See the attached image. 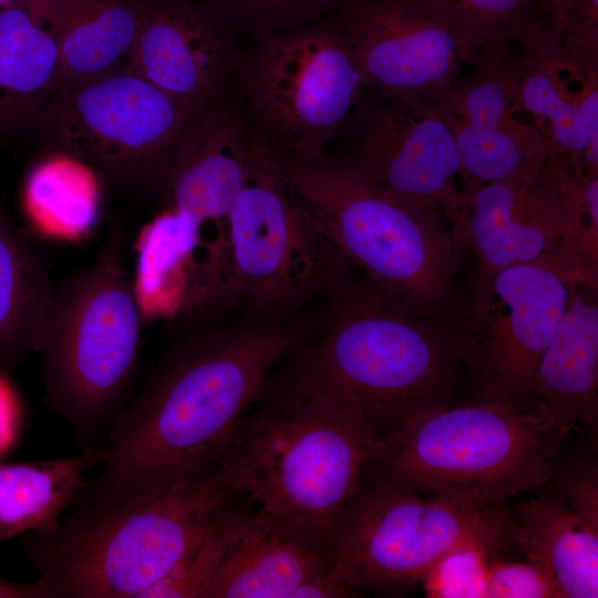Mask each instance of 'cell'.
<instances>
[{"label": "cell", "instance_id": "cell-16", "mask_svg": "<svg viewBox=\"0 0 598 598\" xmlns=\"http://www.w3.org/2000/svg\"><path fill=\"white\" fill-rule=\"evenodd\" d=\"M465 217L457 246L471 258L467 287L495 272L549 255L561 244L566 203L557 168L548 155L532 177L462 190Z\"/></svg>", "mask_w": 598, "mask_h": 598}, {"label": "cell", "instance_id": "cell-26", "mask_svg": "<svg viewBox=\"0 0 598 598\" xmlns=\"http://www.w3.org/2000/svg\"><path fill=\"white\" fill-rule=\"evenodd\" d=\"M106 444L58 458L0 462V543L19 535L48 534L102 464Z\"/></svg>", "mask_w": 598, "mask_h": 598}, {"label": "cell", "instance_id": "cell-36", "mask_svg": "<svg viewBox=\"0 0 598 598\" xmlns=\"http://www.w3.org/2000/svg\"><path fill=\"white\" fill-rule=\"evenodd\" d=\"M555 35L565 60L582 72H598V0H567Z\"/></svg>", "mask_w": 598, "mask_h": 598}, {"label": "cell", "instance_id": "cell-6", "mask_svg": "<svg viewBox=\"0 0 598 598\" xmlns=\"http://www.w3.org/2000/svg\"><path fill=\"white\" fill-rule=\"evenodd\" d=\"M575 430L533 399L466 400L379 439L363 476L482 504L546 486Z\"/></svg>", "mask_w": 598, "mask_h": 598}, {"label": "cell", "instance_id": "cell-4", "mask_svg": "<svg viewBox=\"0 0 598 598\" xmlns=\"http://www.w3.org/2000/svg\"><path fill=\"white\" fill-rule=\"evenodd\" d=\"M381 436L353 404L328 394H269L249 411L215 468L233 498L328 540Z\"/></svg>", "mask_w": 598, "mask_h": 598}, {"label": "cell", "instance_id": "cell-19", "mask_svg": "<svg viewBox=\"0 0 598 598\" xmlns=\"http://www.w3.org/2000/svg\"><path fill=\"white\" fill-rule=\"evenodd\" d=\"M518 44L519 107L534 118L548 154L582 174L584 155L598 141V72H581L565 60L547 24Z\"/></svg>", "mask_w": 598, "mask_h": 598}, {"label": "cell", "instance_id": "cell-9", "mask_svg": "<svg viewBox=\"0 0 598 598\" xmlns=\"http://www.w3.org/2000/svg\"><path fill=\"white\" fill-rule=\"evenodd\" d=\"M364 86L331 16L241 47L229 101L249 141L277 158L326 155Z\"/></svg>", "mask_w": 598, "mask_h": 598}, {"label": "cell", "instance_id": "cell-40", "mask_svg": "<svg viewBox=\"0 0 598 598\" xmlns=\"http://www.w3.org/2000/svg\"><path fill=\"white\" fill-rule=\"evenodd\" d=\"M54 0H19L18 4L45 23V18Z\"/></svg>", "mask_w": 598, "mask_h": 598}, {"label": "cell", "instance_id": "cell-2", "mask_svg": "<svg viewBox=\"0 0 598 598\" xmlns=\"http://www.w3.org/2000/svg\"><path fill=\"white\" fill-rule=\"evenodd\" d=\"M319 328L286 357L269 394H328L355 405L381 435L461 403L468 382L450 320L390 305L342 270Z\"/></svg>", "mask_w": 598, "mask_h": 598}, {"label": "cell", "instance_id": "cell-32", "mask_svg": "<svg viewBox=\"0 0 598 598\" xmlns=\"http://www.w3.org/2000/svg\"><path fill=\"white\" fill-rule=\"evenodd\" d=\"M236 513L234 501L220 508L171 574L143 598H204L225 553Z\"/></svg>", "mask_w": 598, "mask_h": 598}, {"label": "cell", "instance_id": "cell-35", "mask_svg": "<svg viewBox=\"0 0 598 598\" xmlns=\"http://www.w3.org/2000/svg\"><path fill=\"white\" fill-rule=\"evenodd\" d=\"M559 589L551 571L542 563L491 557L486 598H553Z\"/></svg>", "mask_w": 598, "mask_h": 598}, {"label": "cell", "instance_id": "cell-7", "mask_svg": "<svg viewBox=\"0 0 598 598\" xmlns=\"http://www.w3.org/2000/svg\"><path fill=\"white\" fill-rule=\"evenodd\" d=\"M122 247L110 229L94 260L55 285L40 351L44 401L85 443L107 437L138 365L145 321Z\"/></svg>", "mask_w": 598, "mask_h": 598}, {"label": "cell", "instance_id": "cell-39", "mask_svg": "<svg viewBox=\"0 0 598 598\" xmlns=\"http://www.w3.org/2000/svg\"><path fill=\"white\" fill-rule=\"evenodd\" d=\"M567 0H538L539 9L547 25L555 32L559 30Z\"/></svg>", "mask_w": 598, "mask_h": 598}, {"label": "cell", "instance_id": "cell-23", "mask_svg": "<svg viewBox=\"0 0 598 598\" xmlns=\"http://www.w3.org/2000/svg\"><path fill=\"white\" fill-rule=\"evenodd\" d=\"M55 285L31 235L0 203V372L41 351Z\"/></svg>", "mask_w": 598, "mask_h": 598}, {"label": "cell", "instance_id": "cell-1", "mask_svg": "<svg viewBox=\"0 0 598 598\" xmlns=\"http://www.w3.org/2000/svg\"><path fill=\"white\" fill-rule=\"evenodd\" d=\"M315 329L290 318L249 319L183 336L109 432L93 498L214 466L261 396L272 368Z\"/></svg>", "mask_w": 598, "mask_h": 598}, {"label": "cell", "instance_id": "cell-12", "mask_svg": "<svg viewBox=\"0 0 598 598\" xmlns=\"http://www.w3.org/2000/svg\"><path fill=\"white\" fill-rule=\"evenodd\" d=\"M578 281L597 286L554 251L467 287L450 322L470 400H533L539 359Z\"/></svg>", "mask_w": 598, "mask_h": 598}, {"label": "cell", "instance_id": "cell-21", "mask_svg": "<svg viewBox=\"0 0 598 598\" xmlns=\"http://www.w3.org/2000/svg\"><path fill=\"white\" fill-rule=\"evenodd\" d=\"M203 229L169 206L138 233L132 283L145 322L179 318L196 298L212 252Z\"/></svg>", "mask_w": 598, "mask_h": 598}, {"label": "cell", "instance_id": "cell-14", "mask_svg": "<svg viewBox=\"0 0 598 598\" xmlns=\"http://www.w3.org/2000/svg\"><path fill=\"white\" fill-rule=\"evenodd\" d=\"M346 130L347 158L381 186L437 207L456 243L465 217L460 158L436 105L364 91Z\"/></svg>", "mask_w": 598, "mask_h": 598}, {"label": "cell", "instance_id": "cell-29", "mask_svg": "<svg viewBox=\"0 0 598 598\" xmlns=\"http://www.w3.org/2000/svg\"><path fill=\"white\" fill-rule=\"evenodd\" d=\"M458 35L465 63L547 24L538 0H441Z\"/></svg>", "mask_w": 598, "mask_h": 598}, {"label": "cell", "instance_id": "cell-5", "mask_svg": "<svg viewBox=\"0 0 598 598\" xmlns=\"http://www.w3.org/2000/svg\"><path fill=\"white\" fill-rule=\"evenodd\" d=\"M330 233L347 272L381 300L451 321L463 258L441 210L394 193L349 158H277Z\"/></svg>", "mask_w": 598, "mask_h": 598}, {"label": "cell", "instance_id": "cell-34", "mask_svg": "<svg viewBox=\"0 0 598 598\" xmlns=\"http://www.w3.org/2000/svg\"><path fill=\"white\" fill-rule=\"evenodd\" d=\"M548 484L574 513L598 529V457L594 445L569 454L566 447Z\"/></svg>", "mask_w": 598, "mask_h": 598}, {"label": "cell", "instance_id": "cell-13", "mask_svg": "<svg viewBox=\"0 0 598 598\" xmlns=\"http://www.w3.org/2000/svg\"><path fill=\"white\" fill-rule=\"evenodd\" d=\"M330 16L365 91L436 104L465 64L441 0H340Z\"/></svg>", "mask_w": 598, "mask_h": 598}, {"label": "cell", "instance_id": "cell-15", "mask_svg": "<svg viewBox=\"0 0 598 598\" xmlns=\"http://www.w3.org/2000/svg\"><path fill=\"white\" fill-rule=\"evenodd\" d=\"M507 49L480 56L435 104L456 145L462 190L532 177L548 157L542 133L516 116L518 65Z\"/></svg>", "mask_w": 598, "mask_h": 598}, {"label": "cell", "instance_id": "cell-20", "mask_svg": "<svg viewBox=\"0 0 598 598\" xmlns=\"http://www.w3.org/2000/svg\"><path fill=\"white\" fill-rule=\"evenodd\" d=\"M597 286L575 282L567 307L543 352L532 396L560 422L589 437L598 433Z\"/></svg>", "mask_w": 598, "mask_h": 598}, {"label": "cell", "instance_id": "cell-41", "mask_svg": "<svg viewBox=\"0 0 598 598\" xmlns=\"http://www.w3.org/2000/svg\"><path fill=\"white\" fill-rule=\"evenodd\" d=\"M19 0H0V11L18 4Z\"/></svg>", "mask_w": 598, "mask_h": 598}, {"label": "cell", "instance_id": "cell-22", "mask_svg": "<svg viewBox=\"0 0 598 598\" xmlns=\"http://www.w3.org/2000/svg\"><path fill=\"white\" fill-rule=\"evenodd\" d=\"M250 141L228 100L219 103L172 174L169 206L205 227L224 223L248 172Z\"/></svg>", "mask_w": 598, "mask_h": 598}, {"label": "cell", "instance_id": "cell-33", "mask_svg": "<svg viewBox=\"0 0 598 598\" xmlns=\"http://www.w3.org/2000/svg\"><path fill=\"white\" fill-rule=\"evenodd\" d=\"M494 555L481 544H463L441 557L422 579L431 598H486Z\"/></svg>", "mask_w": 598, "mask_h": 598}, {"label": "cell", "instance_id": "cell-11", "mask_svg": "<svg viewBox=\"0 0 598 598\" xmlns=\"http://www.w3.org/2000/svg\"><path fill=\"white\" fill-rule=\"evenodd\" d=\"M218 104L171 93L124 64L63 89L38 120L100 172L164 193Z\"/></svg>", "mask_w": 598, "mask_h": 598}, {"label": "cell", "instance_id": "cell-24", "mask_svg": "<svg viewBox=\"0 0 598 598\" xmlns=\"http://www.w3.org/2000/svg\"><path fill=\"white\" fill-rule=\"evenodd\" d=\"M512 511V548L546 566L559 598L598 597V529L553 491L522 501Z\"/></svg>", "mask_w": 598, "mask_h": 598}, {"label": "cell", "instance_id": "cell-30", "mask_svg": "<svg viewBox=\"0 0 598 598\" xmlns=\"http://www.w3.org/2000/svg\"><path fill=\"white\" fill-rule=\"evenodd\" d=\"M231 32L248 42L316 22L340 0H202Z\"/></svg>", "mask_w": 598, "mask_h": 598}, {"label": "cell", "instance_id": "cell-27", "mask_svg": "<svg viewBox=\"0 0 598 598\" xmlns=\"http://www.w3.org/2000/svg\"><path fill=\"white\" fill-rule=\"evenodd\" d=\"M60 64L47 23L20 4L0 11V131L38 120L55 92Z\"/></svg>", "mask_w": 598, "mask_h": 598}, {"label": "cell", "instance_id": "cell-3", "mask_svg": "<svg viewBox=\"0 0 598 598\" xmlns=\"http://www.w3.org/2000/svg\"><path fill=\"white\" fill-rule=\"evenodd\" d=\"M233 496L215 465L92 498L25 551L49 598H143L166 578Z\"/></svg>", "mask_w": 598, "mask_h": 598}, {"label": "cell", "instance_id": "cell-17", "mask_svg": "<svg viewBox=\"0 0 598 598\" xmlns=\"http://www.w3.org/2000/svg\"><path fill=\"white\" fill-rule=\"evenodd\" d=\"M240 49V39L200 2L142 0L125 66L171 93L221 103Z\"/></svg>", "mask_w": 598, "mask_h": 598}, {"label": "cell", "instance_id": "cell-10", "mask_svg": "<svg viewBox=\"0 0 598 598\" xmlns=\"http://www.w3.org/2000/svg\"><path fill=\"white\" fill-rule=\"evenodd\" d=\"M512 529L508 503L434 497L362 476L332 538V571L353 596L400 595L460 545L503 555Z\"/></svg>", "mask_w": 598, "mask_h": 598}, {"label": "cell", "instance_id": "cell-37", "mask_svg": "<svg viewBox=\"0 0 598 598\" xmlns=\"http://www.w3.org/2000/svg\"><path fill=\"white\" fill-rule=\"evenodd\" d=\"M22 419L19 394L7 373L0 372V456L16 443Z\"/></svg>", "mask_w": 598, "mask_h": 598}, {"label": "cell", "instance_id": "cell-38", "mask_svg": "<svg viewBox=\"0 0 598 598\" xmlns=\"http://www.w3.org/2000/svg\"><path fill=\"white\" fill-rule=\"evenodd\" d=\"M0 598H49V594L39 578L32 582H16L0 578Z\"/></svg>", "mask_w": 598, "mask_h": 598}, {"label": "cell", "instance_id": "cell-31", "mask_svg": "<svg viewBox=\"0 0 598 598\" xmlns=\"http://www.w3.org/2000/svg\"><path fill=\"white\" fill-rule=\"evenodd\" d=\"M550 158L559 174L566 203V227L556 252L585 277L598 281V174H576Z\"/></svg>", "mask_w": 598, "mask_h": 598}, {"label": "cell", "instance_id": "cell-25", "mask_svg": "<svg viewBox=\"0 0 598 598\" xmlns=\"http://www.w3.org/2000/svg\"><path fill=\"white\" fill-rule=\"evenodd\" d=\"M141 9L142 0H54L45 18L61 60L53 96L79 81L124 65Z\"/></svg>", "mask_w": 598, "mask_h": 598}, {"label": "cell", "instance_id": "cell-28", "mask_svg": "<svg viewBox=\"0 0 598 598\" xmlns=\"http://www.w3.org/2000/svg\"><path fill=\"white\" fill-rule=\"evenodd\" d=\"M95 169L66 151L37 161L21 189L22 210L32 230L56 241L85 238L94 229L102 206Z\"/></svg>", "mask_w": 598, "mask_h": 598}, {"label": "cell", "instance_id": "cell-18", "mask_svg": "<svg viewBox=\"0 0 598 598\" xmlns=\"http://www.w3.org/2000/svg\"><path fill=\"white\" fill-rule=\"evenodd\" d=\"M332 565L328 540L264 512L237 508L204 598H293L303 584Z\"/></svg>", "mask_w": 598, "mask_h": 598}, {"label": "cell", "instance_id": "cell-8", "mask_svg": "<svg viewBox=\"0 0 598 598\" xmlns=\"http://www.w3.org/2000/svg\"><path fill=\"white\" fill-rule=\"evenodd\" d=\"M223 233L210 311L236 298L250 320L290 318L344 268L316 209L276 157L251 142Z\"/></svg>", "mask_w": 598, "mask_h": 598}]
</instances>
